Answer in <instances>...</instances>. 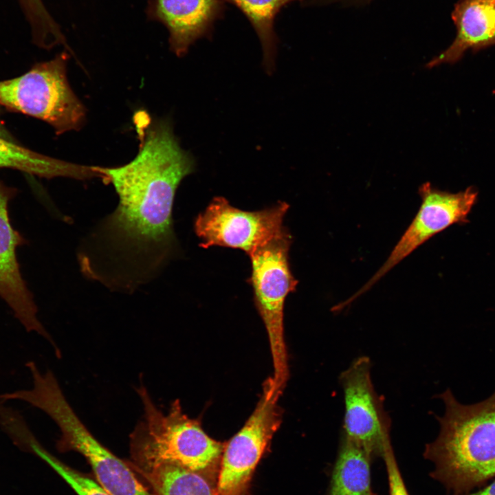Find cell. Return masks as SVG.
Returning <instances> with one entry per match:
<instances>
[{"instance_id":"cell-21","label":"cell","mask_w":495,"mask_h":495,"mask_svg":"<svg viewBox=\"0 0 495 495\" xmlns=\"http://www.w3.org/2000/svg\"><path fill=\"white\" fill-rule=\"evenodd\" d=\"M463 495H495V480L485 487L473 492L472 491Z\"/></svg>"},{"instance_id":"cell-13","label":"cell","mask_w":495,"mask_h":495,"mask_svg":"<svg viewBox=\"0 0 495 495\" xmlns=\"http://www.w3.org/2000/svg\"><path fill=\"white\" fill-rule=\"evenodd\" d=\"M160 16L170 33V44L178 56L200 36L213 16L217 0H157Z\"/></svg>"},{"instance_id":"cell-6","label":"cell","mask_w":495,"mask_h":495,"mask_svg":"<svg viewBox=\"0 0 495 495\" xmlns=\"http://www.w3.org/2000/svg\"><path fill=\"white\" fill-rule=\"evenodd\" d=\"M292 238L285 229L248 255L252 265L248 281L252 286L254 304L268 337L273 365L271 377L281 391L289 375L284 333V305L286 297L296 291L298 285L289 263Z\"/></svg>"},{"instance_id":"cell-2","label":"cell","mask_w":495,"mask_h":495,"mask_svg":"<svg viewBox=\"0 0 495 495\" xmlns=\"http://www.w3.org/2000/svg\"><path fill=\"white\" fill-rule=\"evenodd\" d=\"M445 411L439 432L424 457L432 478L452 495H463L495 477V391L473 404L460 403L447 389L439 395Z\"/></svg>"},{"instance_id":"cell-7","label":"cell","mask_w":495,"mask_h":495,"mask_svg":"<svg viewBox=\"0 0 495 495\" xmlns=\"http://www.w3.org/2000/svg\"><path fill=\"white\" fill-rule=\"evenodd\" d=\"M282 392L272 377L242 428L225 443L217 481V495H247L256 466L281 423Z\"/></svg>"},{"instance_id":"cell-18","label":"cell","mask_w":495,"mask_h":495,"mask_svg":"<svg viewBox=\"0 0 495 495\" xmlns=\"http://www.w3.org/2000/svg\"><path fill=\"white\" fill-rule=\"evenodd\" d=\"M29 24L34 43L50 47L62 41L61 34L42 0H18Z\"/></svg>"},{"instance_id":"cell-14","label":"cell","mask_w":495,"mask_h":495,"mask_svg":"<svg viewBox=\"0 0 495 495\" xmlns=\"http://www.w3.org/2000/svg\"><path fill=\"white\" fill-rule=\"evenodd\" d=\"M0 168H9L47 179L79 180L102 178L98 166H85L51 157L0 137Z\"/></svg>"},{"instance_id":"cell-11","label":"cell","mask_w":495,"mask_h":495,"mask_svg":"<svg viewBox=\"0 0 495 495\" xmlns=\"http://www.w3.org/2000/svg\"><path fill=\"white\" fill-rule=\"evenodd\" d=\"M13 192L0 182V297L28 331H34L56 346L37 317L33 296L20 272L16 248L22 239L10 222L8 205Z\"/></svg>"},{"instance_id":"cell-19","label":"cell","mask_w":495,"mask_h":495,"mask_svg":"<svg viewBox=\"0 0 495 495\" xmlns=\"http://www.w3.org/2000/svg\"><path fill=\"white\" fill-rule=\"evenodd\" d=\"M32 450L53 468L77 495H110L96 481L65 464L48 452L39 443H35Z\"/></svg>"},{"instance_id":"cell-16","label":"cell","mask_w":495,"mask_h":495,"mask_svg":"<svg viewBox=\"0 0 495 495\" xmlns=\"http://www.w3.org/2000/svg\"><path fill=\"white\" fill-rule=\"evenodd\" d=\"M132 470L144 478L155 495H217L210 479L177 465L162 464Z\"/></svg>"},{"instance_id":"cell-5","label":"cell","mask_w":495,"mask_h":495,"mask_svg":"<svg viewBox=\"0 0 495 495\" xmlns=\"http://www.w3.org/2000/svg\"><path fill=\"white\" fill-rule=\"evenodd\" d=\"M67 60L63 52L20 76L0 81V104L47 122L57 135L79 130L86 109L69 84Z\"/></svg>"},{"instance_id":"cell-10","label":"cell","mask_w":495,"mask_h":495,"mask_svg":"<svg viewBox=\"0 0 495 495\" xmlns=\"http://www.w3.org/2000/svg\"><path fill=\"white\" fill-rule=\"evenodd\" d=\"M421 206L415 218L384 263L352 296L342 302L345 307L369 290L393 267L436 234L454 223H465L476 201L478 192L474 187L452 193L434 188L430 182L418 189Z\"/></svg>"},{"instance_id":"cell-12","label":"cell","mask_w":495,"mask_h":495,"mask_svg":"<svg viewBox=\"0 0 495 495\" xmlns=\"http://www.w3.org/2000/svg\"><path fill=\"white\" fill-rule=\"evenodd\" d=\"M451 16L456 37L446 50L426 64L427 68L454 64L468 50L475 53L495 45V0H459Z\"/></svg>"},{"instance_id":"cell-3","label":"cell","mask_w":495,"mask_h":495,"mask_svg":"<svg viewBox=\"0 0 495 495\" xmlns=\"http://www.w3.org/2000/svg\"><path fill=\"white\" fill-rule=\"evenodd\" d=\"M137 392L144 412L130 435L131 460L126 461L130 468L174 465L199 473L217 485L225 443L208 436L198 419L184 413L179 400L164 413L143 384Z\"/></svg>"},{"instance_id":"cell-20","label":"cell","mask_w":495,"mask_h":495,"mask_svg":"<svg viewBox=\"0 0 495 495\" xmlns=\"http://www.w3.org/2000/svg\"><path fill=\"white\" fill-rule=\"evenodd\" d=\"M382 459L386 471L388 495H410L399 468L392 444L386 448Z\"/></svg>"},{"instance_id":"cell-8","label":"cell","mask_w":495,"mask_h":495,"mask_svg":"<svg viewBox=\"0 0 495 495\" xmlns=\"http://www.w3.org/2000/svg\"><path fill=\"white\" fill-rule=\"evenodd\" d=\"M368 357L355 359L339 377L344 413L341 434L363 448L374 461L390 444V419L371 380Z\"/></svg>"},{"instance_id":"cell-22","label":"cell","mask_w":495,"mask_h":495,"mask_svg":"<svg viewBox=\"0 0 495 495\" xmlns=\"http://www.w3.org/2000/svg\"><path fill=\"white\" fill-rule=\"evenodd\" d=\"M0 137H2L3 138L10 140V135L9 133L7 131V130L3 127V125L2 124V122L0 120Z\"/></svg>"},{"instance_id":"cell-23","label":"cell","mask_w":495,"mask_h":495,"mask_svg":"<svg viewBox=\"0 0 495 495\" xmlns=\"http://www.w3.org/2000/svg\"><path fill=\"white\" fill-rule=\"evenodd\" d=\"M336 1H351V2H359V1H365L368 0H336Z\"/></svg>"},{"instance_id":"cell-4","label":"cell","mask_w":495,"mask_h":495,"mask_svg":"<svg viewBox=\"0 0 495 495\" xmlns=\"http://www.w3.org/2000/svg\"><path fill=\"white\" fill-rule=\"evenodd\" d=\"M28 402L47 414L57 424L60 452L75 451L91 467L97 483L110 495H155L138 478L126 461L113 454L97 440L76 415L56 379L39 382L30 392Z\"/></svg>"},{"instance_id":"cell-9","label":"cell","mask_w":495,"mask_h":495,"mask_svg":"<svg viewBox=\"0 0 495 495\" xmlns=\"http://www.w3.org/2000/svg\"><path fill=\"white\" fill-rule=\"evenodd\" d=\"M288 209L287 203L279 202L261 210L244 211L217 197L196 218L195 231L201 248H231L249 255L286 229L283 221Z\"/></svg>"},{"instance_id":"cell-15","label":"cell","mask_w":495,"mask_h":495,"mask_svg":"<svg viewBox=\"0 0 495 495\" xmlns=\"http://www.w3.org/2000/svg\"><path fill=\"white\" fill-rule=\"evenodd\" d=\"M371 456L341 434L326 495H374Z\"/></svg>"},{"instance_id":"cell-1","label":"cell","mask_w":495,"mask_h":495,"mask_svg":"<svg viewBox=\"0 0 495 495\" xmlns=\"http://www.w3.org/2000/svg\"><path fill=\"white\" fill-rule=\"evenodd\" d=\"M135 121L136 156L120 166H99L118 205L82 239L76 253L85 278L124 294L157 279L174 256V199L181 182L196 168L169 119L141 114Z\"/></svg>"},{"instance_id":"cell-17","label":"cell","mask_w":495,"mask_h":495,"mask_svg":"<svg viewBox=\"0 0 495 495\" xmlns=\"http://www.w3.org/2000/svg\"><path fill=\"white\" fill-rule=\"evenodd\" d=\"M230 1L238 6L252 23L262 43L265 72L271 74L274 70L276 56L273 21L280 8L294 0Z\"/></svg>"}]
</instances>
